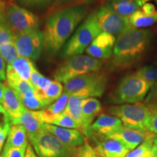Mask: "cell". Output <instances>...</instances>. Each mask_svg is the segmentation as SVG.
Returning a JSON list of instances; mask_svg holds the SVG:
<instances>
[{"label":"cell","instance_id":"3957f363","mask_svg":"<svg viewBox=\"0 0 157 157\" xmlns=\"http://www.w3.org/2000/svg\"><path fill=\"white\" fill-rule=\"evenodd\" d=\"M152 84L135 73L128 74L111 92L109 101L112 103L121 105L140 103L148 95Z\"/></svg>","mask_w":157,"mask_h":157},{"label":"cell","instance_id":"7dc6e473","mask_svg":"<svg viewBox=\"0 0 157 157\" xmlns=\"http://www.w3.org/2000/svg\"><path fill=\"white\" fill-rule=\"evenodd\" d=\"M76 157H87V154H86L85 151H84L83 146H80L78 148V152L77 155H76Z\"/></svg>","mask_w":157,"mask_h":157},{"label":"cell","instance_id":"f5cc1de1","mask_svg":"<svg viewBox=\"0 0 157 157\" xmlns=\"http://www.w3.org/2000/svg\"><path fill=\"white\" fill-rule=\"evenodd\" d=\"M154 64L155 65V66H157V59L154 62Z\"/></svg>","mask_w":157,"mask_h":157},{"label":"cell","instance_id":"f35d334b","mask_svg":"<svg viewBox=\"0 0 157 157\" xmlns=\"http://www.w3.org/2000/svg\"><path fill=\"white\" fill-rule=\"evenodd\" d=\"M43 75L42 74H40L38 71L36 70V67L34 66V68H33L32 73H31V78H30V82L34 86V89L36 90L38 89V84H39V81L40 79V78L42 77Z\"/></svg>","mask_w":157,"mask_h":157},{"label":"cell","instance_id":"836d02e7","mask_svg":"<svg viewBox=\"0 0 157 157\" xmlns=\"http://www.w3.org/2000/svg\"><path fill=\"white\" fill-rule=\"evenodd\" d=\"M14 34L8 28L5 21L0 23V48L7 43L13 42Z\"/></svg>","mask_w":157,"mask_h":157},{"label":"cell","instance_id":"c3c4849f","mask_svg":"<svg viewBox=\"0 0 157 157\" xmlns=\"http://www.w3.org/2000/svg\"><path fill=\"white\" fill-rule=\"evenodd\" d=\"M4 88H5V84H2L1 82H0V104H1V105H2L3 102Z\"/></svg>","mask_w":157,"mask_h":157},{"label":"cell","instance_id":"9a60e30c","mask_svg":"<svg viewBox=\"0 0 157 157\" xmlns=\"http://www.w3.org/2000/svg\"><path fill=\"white\" fill-rule=\"evenodd\" d=\"M43 129L55 135L64 144L72 148H78L87 142L82 132L75 129H68L56 126L50 124H44Z\"/></svg>","mask_w":157,"mask_h":157},{"label":"cell","instance_id":"7c38bea8","mask_svg":"<svg viewBox=\"0 0 157 157\" xmlns=\"http://www.w3.org/2000/svg\"><path fill=\"white\" fill-rule=\"evenodd\" d=\"M124 125L119 118L102 113L83 134L90 140L109 137L120 132Z\"/></svg>","mask_w":157,"mask_h":157},{"label":"cell","instance_id":"52a82bcc","mask_svg":"<svg viewBox=\"0 0 157 157\" xmlns=\"http://www.w3.org/2000/svg\"><path fill=\"white\" fill-rule=\"evenodd\" d=\"M111 116L119 118L124 127L141 131L148 130L151 111L145 103L122 104L108 108Z\"/></svg>","mask_w":157,"mask_h":157},{"label":"cell","instance_id":"f546056e","mask_svg":"<svg viewBox=\"0 0 157 157\" xmlns=\"http://www.w3.org/2000/svg\"><path fill=\"white\" fill-rule=\"evenodd\" d=\"M51 124L68 129H79V126L75 121L66 112L60 113L55 117Z\"/></svg>","mask_w":157,"mask_h":157},{"label":"cell","instance_id":"bcb514c9","mask_svg":"<svg viewBox=\"0 0 157 157\" xmlns=\"http://www.w3.org/2000/svg\"><path fill=\"white\" fill-rule=\"evenodd\" d=\"M146 157H157V146L156 145H154L153 148L148 154L147 155Z\"/></svg>","mask_w":157,"mask_h":157},{"label":"cell","instance_id":"83f0119b","mask_svg":"<svg viewBox=\"0 0 157 157\" xmlns=\"http://www.w3.org/2000/svg\"><path fill=\"white\" fill-rule=\"evenodd\" d=\"M0 55L2 56L5 62L8 64H12L15 60L20 58L17 48L13 42H10L0 48Z\"/></svg>","mask_w":157,"mask_h":157},{"label":"cell","instance_id":"4dcf8cb0","mask_svg":"<svg viewBox=\"0 0 157 157\" xmlns=\"http://www.w3.org/2000/svg\"><path fill=\"white\" fill-rule=\"evenodd\" d=\"M135 74L153 84L157 81V66H145L139 68Z\"/></svg>","mask_w":157,"mask_h":157},{"label":"cell","instance_id":"5b68a950","mask_svg":"<svg viewBox=\"0 0 157 157\" xmlns=\"http://www.w3.org/2000/svg\"><path fill=\"white\" fill-rule=\"evenodd\" d=\"M103 65V60L91 56L78 55L69 57L59 65L54 72L53 76L55 79L65 83L78 76L100 71Z\"/></svg>","mask_w":157,"mask_h":157},{"label":"cell","instance_id":"7a4b0ae2","mask_svg":"<svg viewBox=\"0 0 157 157\" xmlns=\"http://www.w3.org/2000/svg\"><path fill=\"white\" fill-rule=\"evenodd\" d=\"M87 13L85 5H76L57 10L45 23L44 48L49 53L60 50Z\"/></svg>","mask_w":157,"mask_h":157},{"label":"cell","instance_id":"603a6c76","mask_svg":"<svg viewBox=\"0 0 157 157\" xmlns=\"http://www.w3.org/2000/svg\"><path fill=\"white\" fill-rule=\"evenodd\" d=\"M28 145L27 131L21 124H12L4 149L21 148Z\"/></svg>","mask_w":157,"mask_h":157},{"label":"cell","instance_id":"60d3db41","mask_svg":"<svg viewBox=\"0 0 157 157\" xmlns=\"http://www.w3.org/2000/svg\"><path fill=\"white\" fill-rule=\"evenodd\" d=\"M141 10L147 15H154L157 13L156 7L154 4L147 2L141 7Z\"/></svg>","mask_w":157,"mask_h":157},{"label":"cell","instance_id":"2e32d148","mask_svg":"<svg viewBox=\"0 0 157 157\" xmlns=\"http://www.w3.org/2000/svg\"><path fill=\"white\" fill-rule=\"evenodd\" d=\"M2 106L9 116L12 124H17L25 108L18 94L5 84L4 88Z\"/></svg>","mask_w":157,"mask_h":157},{"label":"cell","instance_id":"ee69618b","mask_svg":"<svg viewBox=\"0 0 157 157\" xmlns=\"http://www.w3.org/2000/svg\"><path fill=\"white\" fill-rule=\"evenodd\" d=\"M24 157H38L34 151L33 150L32 146H31V145L28 144V146H27L26 151H25V154Z\"/></svg>","mask_w":157,"mask_h":157},{"label":"cell","instance_id":"9f6ffc18","mask_svg":"<svg viewBox=\"0 0 157 157\" xmlns=\"http://www.w3.org/2000/svg\"><path fill=\"white\" fill-rule=\"evenodd\" d=\"M156 137H157V135H156Z\"/></svg>","mask_w":157,"mask_h":157},{"label":"cell","instance_id":"1f68e13d","mask_svg":"<svg viewBox=\"0 0 157 157\" xmlns=\"http://www.w3.org/2000/svg\"><path fill=\"white\" fill-rule=\"evenodd\" d=\"M7 86L14 90L18 94L19 96L25 95V94L35 90L34 86L31 84L30 82L23 79H19L17 81L13 82V83L7 84Z\"/></svg>","mask_w":157,"mask_h":157},{"label":"cell","instance_id":"484cf974","mask_svg":"<svg viewBox=\"0 0 157 157\" xmlns=\"http://www.w3.org/2000/svg\"><path fill=\"white\" fill-rule=\"evenodd\" d=\"M8 65L14 71V73L20 78L30 82L31 73L35 66L30 58L20 57L13 63Z\"/></svg>","mask_w":157,"mask_h":157},{"label":"cell","instance_id":"d6a6232c","mask_svg":"<svg viewBox=\"0 0 157 157\" xmlns=\"http://www.w3.org/2000/svg\"><path fill=\"white\" fill-rule=\"evenodd\" d=\"M93 1L94 0H55L52 4V8L55 10L57 9L58 10L65 7L90 3Z\"/></svg>","mask_w":157,"mask_h":157},{"label":"cell","instance_id":"8992f818","mask_svg":"<svg viewBox=\"0 0 157 157\" xmlns=\"http://www.w3.org/2000/svg\"><path fill=\"white\" fill-rule=\"evenodd\" d=\"M108 78L101 72H91L78 76L64 83V92L86 98L101 97L105 92Z\"/></svg>","mask_w":157,"mask_h":157},{"label":"cell","instance_id":"d6986e66","mask_svg":"<svg viewBox=\"0 0 157 157\" xmlns=\"http://www.w3.org/2000/svg\"><path fill=\"white\" fill-rule=\"evenodd\" d=\"M102 105L101 102L94 98H87L82 102V126L81 132L84 133L101 115Z\"/></svg>","mask_w":157,"mask_h":157},{"label":"cell","instance_id":"8d00e7d4","mask_svg":"<svg viewBox=\"0 0 157 157\" xmlns=\"http://www.w3.org/2000/svg\"><path fill=\"white\" fill-rule=\"evenodd\" d=\"M149 109L151 115L148 121V130L157 135V105L150 107Z\"/></svg>","mask_w":157,"mask_h":157},{"label":"cell","instance_id":"816d5d0a","mask_svg":"<svg viewBox=\"0 0 157 157\" xmlns=\"http://www.w3.org/2000/svg\"><path fill=\"white\" fill-rule=\"evenodd\" d=\"M154 144L156 145V146H157V137H156H156H155V139H154Z\"/></svg>","mask_w":157,"mask_h":157},{"label":"cell","instance_id":"44dd1931","mask_svg":"<svg viewBox=\"0 0 157 157\" xmlns=\"http://www.w3.org/2000/svg\"><path fill=\"white\" fill-rule=\"evenodd\" d=\"M17 124L23 125L26 129L29 136H31L42 130L44 123L39 117L38 111L25 109Z\"/></svg>","mask_w":157,"mask_h":157},{"label":"cell","instance_id":"e0dca14e","mask_svg":"<svg viewBox=\"0 0 157 157\" xmlns=\"http://www.w3.org/2000/svg\"><path fill=\"white\" fill-rule=\"evenodd\" d=\"M150 131H141L124 127L120 132L109 137L120 141L130 150H134L151 134Z\"/></svg>","mask_w":157,"mask_h":157},{"label":"cell","instance_id":"f907efd6","mask_svg":"<svg viewBox=\"0 0 157 157\" xmlns=\"http://www.w3.org/2000/svg\"><path fill=\"white\" fill-rule=\"evenodd\" d=\"M151 31L153 33H154L155 35H156V36H157V23H156V24H155L154 26L153 27Z\"/></svg>","mask_w":157,"mask_h":157},{"label":"cell","instance_id":"8fae6325","mask_svg":"<svg viewBox=\"0 0 157 157\" xmlns=\"http://www.w3.org/2000/svg\"><path fill=\"white\" fill-rule=\"evenodd\" d=\"M98 25L102 32L119 36L131 29L127 17H123L103 5L95 12Z\"/></svg>","mask_w":157,"mask_h":157},{"label":"cell","instance_id":"681fc988","mask_svg":"<svg viewBox=\"0 0 157 157\" xmlns=\"http://www.w3.org/2000/svg\"><path fill=\"white\" fill-rule=\"evenodd\" d=\"M3 10L2 7H0V23L4 21V15H3Z\"/></svg>","mask_w":157,"mask_h":157},{"label":"cell","instance_id":"ac0fdd59","mask_svg":"<svg viewBox=\"0 0 157 157\" xmlns=\"http://www.w3.org/2000/svg\"><path fill=\"white\" fill-rule=\"evenodd\" d=\"M149 0H108L104 4L107 8L123 17H129L139 10Z\"/></svg>","mask_w":157,"mask_h":157},{"label":"cell","instance_id":"f6af8a7d","mask_svg":"<svg viewBox=\"0 0 157 157\" xmlns=\"http://www.w3.org/2000/svg\"><path fill=\"white\" fill-rule=\"evenodd\" d=\"M10 130H0V146H3L6 137L8 135Z\"/></svg>","mask_w":157,"mask_h":157},{"label":"cell","instance_id":"ab89813d","mask_svg":"<svg viewBox=\"0 0 157 157\" xmlns=\"http://www.w3.org/2000/svg\"><path fill=\"white\" fill-rule=\"evenodd\" d=\"M52 80H51L49 78H47L45 77V76H42L39 81L38 89L42 90V91H44V90H46L47 88L50 86V84L52 83Z\"/></svg>","mask_w":157,"mask_h":157},{"label":"cell","instance_id":"7402d4cb","mask_svg":"<svg viewBox=\"0 0 157 157\" xmlns=\"http://www.w3.org/2000/svg\"><path fill=\"white\" fill-rule=\"evenodd\" d=\"M25 109L29 110H40L48 107L51 103L45 96L44 92L40 90L33 91L20 96Z\"/></svg>","mask_w":157,"mask_h":157},{"label":"cell","instance_id":"7bdbcfd3","mask_svg":"<svg viewBox=\"0 0 157 157\" xmlns=\"http://www.w3.org/2000/svg\"><path fill=\"white\" fill-rule=\"evenodd\" d=\"M5 60L0 55V81H4L6 78Z\"/></svg>","mask_w":157,"mask_h":157},{"label":"cell","instance_id":"4316f807","mask_svg":"<svg viewBox=\"0 0 157 157\" xmlns=\"http://www.w3.org/2000/svg\"><path fill=\"white\" fill-rule=\"evenodd\" d=\"M156 135L151 133L143 142L136 148L129 152L126 157H146L151 151Z\"/></svg>","mask_w":157,"mask_h":157},{"label":"cell","instance_id":"30bf717a","mask_svg":"<svg viewBox=\"0 0 157 157\" xmlns=\"http://www.w3.org/2000/svg\"><path fill=\"white\" fill-rule=\"evenodd\" d=\"M13 42L20 57L37 60L44 48V36L40 31L29 34H14Z\"/></svg>","mask_w":157,"mask_h":157},{"label":"cell","instance_id":"d4e9b609","mask_svg":"<svg viewBox=\"0 0 157 157\" xmlns=\"http://www.w3.org/2000/svg\"><path fill=\"white\" fill-rule=\"evenodd\" d=\"M86 98L76 95H70L65 112L68 113L79 126H82V102Z\"/></svg>","mask_w":157,"mask_h":157},{"label":"cell","instance_id":"11a10c76","mask_svg":"<svg viewBox=\"0 0 157 157\" xmlns=\"http://www.w3.org/2000/svg\"><path fill=\"white\" fill-rule=\"evenodd\" d=\"M155 1H156V4H157V0H155Z\"/></svg>","mask_w":157,"mask_h":157},{"label":"cell","instance_id":"9c48e42d","mask_svg":"<svg viewBox=\"0 0 157 157\" xmlns=\"http://www.w3.org/2000/svg\"><path fill=\"white\" fill-rule=\"evenodd\" d=\"M4 21L13 34L39 31V17L17 5H10L3 10Z\"/></svg>","mask_w":157,"mask_h":157},{"label":"cell","instance_id":"ffe728a7","mask_svg":"<svg viewBox=\"0 0 157 157\" xmlns=\"http://www.w3.org/2000/svg\"><path fill=\"white\" fill-rule=\"evenodd\" d=\"M69 97L70 94L63 91L61 96L54 103L51 104L50 106H48V109L42 110V111H38L39 116L43 123L51 124L55 117L63 113L67 106Z\"/></svg>","mask_w":157,"mask_h":157},{"label":"cell","instance_id":"d590c367","mask_svg":"<svg viewBox=\"0 0 157 157\" xmlns=\"http://www.w3.org/2000/svg\"><path fill=\"white\" fill-rule=\"evenodd\" d=\"M144 103L149 108L157 105V81L153 83Z\"/></svg>","mask_w":157,"mask_h":157},{"label":"cell","instance_id":"f1b7e54d","mask_svg":"<svg viewBox=\"0 0 157 157\" xmlns=\"http://www.w3.org/2000/svg\"><path fill=\"white\" fill-rule=\"evenodd\" d=\"M63 87L60 82L55 79L50 84V86L47 88V90L43 92H44V95L48 98V101L52 103V102L57 101L61 96L63 93Z\"/></svg>","mask_w":157,"mask_h":157},{"label":"cell","instance_id":"5bb4252c","mask_svg":"<svg viewBox=\"0 0 157 157\" xmlns=\"http://www.w3.org/2000/svg\"><path fill=\"white\" fill-rule=\"evenodd\" d=\"M93 148L101 157H126L129 149L120 141L110 137L93 139Z\"/></svg>","mask_w":157,"mask_h":157},{"label":"cell","instance_id":"cb8c5ba5","mask_svg":"<svg viewBox=\"0 0 157 157\" xmlns=\"http://www.w3.org/2000/svg\"><path fill=\"white\" fill-rule=\"evenodd\" d=\"M128 19L131 28L136 29L147 28L157 23V13L154 15H147L139 10L128 17Z\"/></svg>","mask_w":157,"mask_h":157},{"label":"cell","instance_id":"b9f144b4","mask_svg":"<svg viewBox=\"0 0 157 157\" xmlns=\"http://www.w3.org/2000/svg\"><path fill=\"white\" fill-rule=\"evenodd\" d=\"M82 146H83V148L84 151L86 153V154H87V157H101L96 154L95 151H94V149L93 148V147L90 146V144L87 143V141L84 143Z\"/></svg>","mask_w":157,"mask_h":157},{"label":"cell","instance_id":"277c9868","mask_svg":"<svg viewBox=\"0 0 157 157\" xmlns=\"http://www.w3.org/2000/svg\"><path fill=\"white\" fill-rule=\"evenodd\" d=\"M101 32L96 13L93 12L78 27L71 38L65 45L60 56L63 58H68L82 54Z\"/></svg>","mask_w":157,"mask_h":157},{"label":"cell","instance_id":"ba28073f","mask_svg":"<svg viewBox=\"0 0 157 157\" xmlns=\"http://www.w3.org/2000/svg\"><path fill=\"white\" fill-rule=\"evenodd\" d=\"M29 137L38 157H76L77 155L78 148L68 146L44 129Z\"/></svg>","mask_w":157,"mask_h":157},{"label":"cell","instance_id":"4fadbf2b","mask_svg":"<svg viewBox=\"0 0 157 157\" xmlns=\"http://www.w3.org/2000/svg\"><path fill=\"white\" fill-rule=\"evenodd\" d=\"M115 42V36L101 32L87 48L86 52L98 60H108L112 57Z\"/></svg>","mask_w":157,"mask_h":157},{"label":"cell","instance_id":"db71d44e","mask_svg":"<svg viewBox=\"0 0 157 157\" xmlns=\"http://www.w3.org/2000/svg\"><path fill=\"white\" fill-rule=\"evenodd\" d=\"M2 146H0V154H1V151H2Z\"/></svg>","mask_w":157,"mask_h":157},{"label":"cell","instance_id":"e575fe53","mask_svg":"<svg viewBox=\"0 0 157 157\" xmlns=\"http://www.w3.org/2000/svg\"><path fill=\"white\" fill-rule=\"evenodd\" d=\"M28 145L21 148H10L4 149L3 153L0 157H24Z\"/></svg>","mask_w":157,"mask_h":157},{"label":"cell","instance_id":"6da1fadb","mask_svg":"<svg viewBox=\"0 0 157 157\" xmlns=\"http://www.w3.org/2000/svg\"><path fill=\"white\" fill-rule=\"evenodd\" d=\"M152 40V31L129 29L116 39L109 69L122 71L138 64L145 58Z\"/></svg>","mask_w":157,"mask_h":157},{"label":"cell","instance_id":"74e56055","mask_svg":"<svg viewBox=\"0 0 157 157\" xmlns=\"http://www.w3.org/2000/svg\"><path fill=\"white\" fill-rule=\"evenodd\" d=\"M20 5L25 6V7H33V6H39L48 3L50 0H17Z\"/></svg>","mask_w":157,"mask_h":157}]
</instances>
